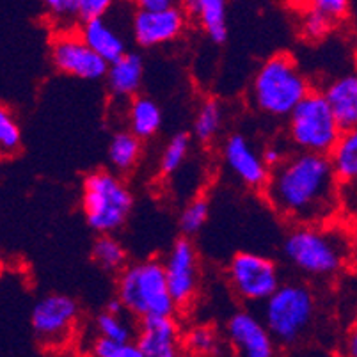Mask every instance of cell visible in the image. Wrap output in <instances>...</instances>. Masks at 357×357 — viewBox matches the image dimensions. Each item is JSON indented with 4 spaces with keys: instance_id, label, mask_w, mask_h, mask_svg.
<instances>
[{
    "instance_id": "6da1fadb",
    "label": "cell",
    "mask_w": 357,
    "mask_h": 357,
    "mask_svg": "<svg viewBox=\"0 0 357 357\" xmlns=\"http://www.w3.org/2000/svg\"><path fill=\"white\" fill-rule=\"evenodd\" d=\"M340 189L329 155L297 151L272 169L265 196L284 219L318 224L336 210Z\"/></svg>"
},
{
    "instance_id": "7a4b0ae2",
    "label": "cell",
    "mask_w": 357,
    "mask_h": 357,
    "mask_svg": "<svg viewBox=\"0 0 357 357\" xmlns=\"http://www.w3.org/2000/svg\"><path fill=\"white\" fill-rule=\"evenodd\" d=\"M288 261L307 275L327 278L342 271L350 255V243L337 229L318 224H298L283 245Z\"/></svg>"
},
{
    "instance_id": "3957f363",
    "label": "cell",
    "mask_w": 357,
    "mask_h": 357,
    "mask_svg": "<svg viewBox=\"0 0 357 357\" xmlns=\"http://www.w3.org/2000/svg\"><path fill=\"white\" fill-rule=\"evenodd\" d=\"M310 91V82L298 70L294 57L290 54H275L256 71L251 86V100L263 114L288 118Z\"/></svg>"
},
{
    "instance_id": "277c9868",
    "label": "cell",
    "mask_w": 357,
    "mask_h": 357,
    "mask_svg": "<svg viewBox=\"0 0 357 357\" xmlns=\"http://www.w3.org/2000/svg\"><path fill=\"white\" fill-rule=\"evenodd\" d=\"M118 297L130 314L137 318L174 314V303L165 278L164 261L144 259L126 265L119 272Z\"/></svg>"
},
{
    "instance_id": "5b68a950",
    "label": "cell",
    "mask_w": 357,
    "mask_h": 357,
    "mask_svg": "<svg viewBox=\"0 0 357 357\" xmlns=\"http://www.w3.org/2000/svg\"><path fill=\"white\" fill-rule=\"evenodd\" d=\"M82 212L96 233H114L134 208V196L121 178L110 171H93L82 185Z\"/></svg>"
},
{
    "instance_id": "8992f818",
    "label": "cell",
    "mask_w": 357,
    "mask_h": 357,
    "mask_svg": "<svg viewBox=\"0 0 357 357\" xmlns=\"http://www.w3.org/2000/svg\"><path fill=\"white\" fill-rule=\"evenodd\" d=\"M314 295L304 284H281L263 303V322L274 336L275 343L291 347L307 334L314 322Z\"/></svg>"
},
{
    "instance_id": "52a82bcc",
    "label": "cell",
    "mask_w": 357,
    "mask_h": 357,
    "mask_svg": "<svg viewBox=\"0 0 357 357\" xmlns=\"http://www.w3.org/2000/svg\"><path fill=\"white\" fill-rule=\"evenodd\" d=\"M342 132L324 91L311 89L288 116V139L297 151L329 155Z\"/></svg>"
},
{
    "instance_id": "ba28073f",
    "label": "cell",
    "mask_w": 357,
    "mask_h": 357,
    "mask_svg": "<svg viewBox=\"0 0 357 357\" xmlns=\"http://www.w3.org/2000/svg\"><path fill=\"white\" fill-rule=\"evenodd\" d=\"M228 279L233 291L248 303H265L281 287L278 265L256 252H236L228 265Z\"/></svg>"
},
{
    "instance_id": "9c48e42d",
    "label": "cell",
    "mask_w": 357,
    "mask_h": 357,
    "mask_svg": "<svg viewBox=\"0 0 357 357\" xmlns=\"http://www.w3.org/2000/svg\"><path fill=\"white\" fill-rule=\"evenodd\" d=\"M50 59L55 70L75 79L100 80L109 71V63L73 29H63L52 38Z\"/></svg>"
},
{
    "instance_id": "30bf717a",
    "label": "cell",
    "mask_w": 357,
    "mask_h": 357,
    "mask_svg": "<svg viewBox=\"0 0 357 357\" xmlns=\"http://www.w3.org/2000/svg\"><path fill=\"white\" fill-rule=\"evenodd\" d=\"M79 318V306L63 294H50L36 303L31 313V327L43 347H61L70 340Z\"/></svg>"
},
{
    "instance_id": "8fae6325",
    "label": "cell",
    "mask_w": 357,
    "mask_h": 357,
    "mask_svg": "<svg viewBox=\"0 0 357 357\" xmlns=\"http://www.w3.org/2000/svg\"><path fill=\"white\" fill-rule=\"evenodd\" d=\"M169 290L178 307L189 306L199 287V259L187 236L178 238L164 259Z\"/></svg>"
},
{
    "instance_id": "7c38bea8",
    "label": "cell",
    "mask_w": 357,
    "mask_h": 357,
    "mask_svg": "<svg viewBox=\"0 0 357 357\" xmlns=\"http://www.w3.org/2000/svg\"><path fill=\"white\" fill-rule=\"evenodd\" d=\"M187 16L181 6L165 9L139 8L132 20L135 43L142 48H153L178 40L185 31Z\"/></svg>"
},
{
    "instance_id": "4fadbf2b",
    "label": "cell",
    "mask_w": 357,
    "mask_h": 357,
    "mask_svg": "<svg viewBox=\"0 0 357 357\" xmlns=\"http://www.w3.org/2000/svg\"><path fill=\"white\" fill-rule=\"evenodd\" d=\"M226 340L233 352L243 357H272L275 354V340L267 324L248 311H238L229 318Z\"/></svg>"
},
{
    "instance_id": "5bb4252c",
    "label": "cell",
    "mask_w": 357,
    "mask_h": 357,
    "mask_svg": "<svg viewBox=\"0 0 357 357\" xmlns=\"http://www.w3.org/2000/svg\"><path fill=\"white\" fill-rule=\"evenodd\" d=\"M135 343L142 357H176L183 350V336L173 314L141 318Z\"/></svg>"
},
{
    "instance_id": "9a60e30c",
    "label": "cell",
    "mask_w": 357,
    "mask_h": 357,
    "mask_svg": "<svg viewBox=\"0 0 357 357\" xmlns=\"http://www.w3.org/2000/svg\"><path fill=\"white\" fill-rule=\"evenodd\" d=\"M224 162L231 173L251 189H265L271 169L265 164L261 155L242 134H233L226 139L222 148Z\"/></svg>"
},
{
    "instance_id": "2e32d148",
    "label": "cell",
    "mask_w": 357,
    "mask_h": 357,
    "mask_svg": "<svg viewBox=\"0 0 357 357\" xmlns=\"http://www.w3.org/2000/svg\"><path fill=\"white\" fill-rule=\"evenodd\" d=\"M334 118L342 130L357 126V73H347L334 79L324 89Z\"/></svg>"
},
{
    "instance_id": "e0dca14e",
    "label": "cell",
    "mask_w": 357,
    "mask_h": 357,
    "mask_svg": "<svg viewBox=\"0 0 357 357\" xmlns=\"http://www.w3.org/2000/svg\"><path fill=\"white\" fill-rule=\"evenodd\" d=\"M189 16L199 22L204 34L213 43H224L228 38V0H180Z\"/></svg>"
},
{
    "instance_id": "ac0fdd59",
    "label": "cell",
    "mask_w": 357,
    "mask_h": 357,
    "mask_svg": "<svg viewBox=\"0 0 357 357\" xmlns=\"http://www.w3.org/2000/svg\"><path fill=\"white\" fill-rule=\"evenodd\" d=\"M144 63L139 54L126 52L118 61L109 64L105 79L110 93L118 98H134L141 89Z\"/></svg>"
},
{
    "instance_id": "d6986e66",
    "label": "cell",
    "mask_w": 357,
    "mask_h": 357,
    "mask_svg": "<svg viewBox=\"0 0 357 357\" xmlns=\"http://www.w3.org/2000/svg\"><path fill=\"white\" fill-rule=\"evenodd\" d=\"M80 36L84 38L87 45L98 55H102L107 63H114L121 55L126 54L125 40L121 38L118 31H116L109 22L105 20V16L102 18H93V20L80 22L79 27Z\"/></svg>"
},
{
    "instance_id": "ffe728a7",
    "label": "cell",
    "mask_w": 357,
    "mask_h": 357,
    "mask_svg": "<svg viewBox=\"0 0 357 357\" xmlns=\"http://www.w3.org/2000/svg\"><path fill=\"white\" fill-rule=\"evenodd\" d=\"M329 158L340 183H357V126L343 130L329 151Z\"/></svg>"
},
{
    "instance_id": "44dd1931",
    "label": "cell",
    "mask_w": 357,
    "mask_h": 357,
    "mask_svg": "<svg viewBox=\"0 0 357 357\" xmlns=\"http://www.w3.org/2000/svg\"><path fill=\"white\" fill-rule=\"evenodd\" d=\"M142 139H139L132 130L118 132L110 139L109 149H107V158H109L110 167L118 173H130L135 169L142 151Z\"/></svg>"
},
{
    "instance_id": "7402d4cb",
    "label": "cell",
    "mask_w": 357,
    "mask_h": 357,
    "mask_svg": "<svg viewBox=\"0 0 357 357\" xmlns=\"http://www.w3.org/2000/svg\"><path fill=\"white\" fill-rule=\"evenodd\" d=\"M130 130L139 139H151L158 134L162 126V110L151 98L146 96H134L128 110Z\"/></svg>"
},
{
    "instance_id": "603a6c76",
    "label": "cell",
    "mask_w": 357,
    "mask_h": 357,
    "mask_svg": "<svg viewBox=\"0 0 357 357\" xmlns=\"http://www.w3.org/2000/svg\"><path fill=\"white\" fill-rule=\"evenodd\" d=\"M93 259L107 272H121L126 267V251L118 238L103 233L93 243Z\"/></svg>"
},
{
    "instance_id": "cb8c5ba5",
    "label": "cell",
    "mask_w": 357,
    "mask_h": 357,
    "mask_svg": "<svg viewBox=\"0 0 357 357\" xmlns=\"http://www.w3.org/2000/svg\"><path fill=\"white\" fill-rule=\"evenodd\" d=\"M220 125H222V109H220L219 102L213 98L204 100L199 109H197L196 118H194V137L203 142V144L212 142L219 134Z\"/></svg>"
},
{
    "instance_id": "d4e9b609",
    "label": "cell",
    "mask_w": 357,
    "mask_h": 357,
    "mask_svg": "<svg viewBox=\"0 0 357 357\" xmlns=\"http://www.w3.org/2000/svg\"><path fill=\"white\" fill-rule=\"evenodd\" d=\"M183 350L190 356H215L220 352V336L213 327L196 326L183 334Z\"/></svg>"
},
{
    "instance_id": "484cf974",
    "label": "cell",
    "mask_w": 357,
    "mask_h": 357,
    "mask_svg": "<svg viewBox=\"0 0 357 357\" xmlns=\"http://www.w3.org/2000/svg\"><path fill=\"white\" fill-rule=\"evenodd\" d=\"M190 149V135L180 132V134L173 135L171 141L165 144L164 151H162L160 157V173L164 176L176 173L178 169L181 167V164L185 162L187 155H189Z\"/></svg>"
},
{
    "instance_id": "4316f807",
    "label": "cell",
    "mask_w": 357,
    "mask_h": 357,
    "mask_svg": "<svg viewBox=\"0 0 357 357\" xmlns=\"http://www.w3.org/2000/svg\"><path fill=\"white\" fill-rule=\"evenodd\" d=\"M210 215V204L204 197H196L183 208L180 215V229L183 235H196L203 229Z\"/></svg>"
},
{
    "instance_id": "83f0119b",
    "label": "cell",
    "mask_w": 357,
    "mask_h": 357,
    "mask_svg": "<svg viewBox=\"0 0 357 357\" xmlns=\"http://www.w3.org/2000/svg\"><path fill=\"white\" fill-rule=\"evenodd\" d=\"M336 25V20L329 15L317 9H306L301 20V32L306 40L320 41L331 34V31Z\"/></svg>"
},
{
    "instance_id": "f1b7e54d",
    "label": "cell",
    "mask_w": 357,
    "mask_h": 357,
    "mask_svg": "<svg viewBox=\"0 0 357 357\" xmlns=\"http://www.w3.org/2000/svg\"><path fill=\"white\" fill-rule=\"evenodd\" d=\"M96 331L98 336L110 337V340H118V342H132V327L123 318V313H110V311H103L96 318Z\"/></svg>"
},
{
    "instance_id": "f546056e",
    "label": "cell",
    "mask_w": 357,
    "mask_h": 357,
    "mask_svg": "<svg viewBox=\"0 0 357 357\" xmlns=\"http://www.w3.org/2000/svg\"><path fill=\"white\" fill-rule=\"evenodd\" d=\"M91 354L96 357H142L137 343L118 342L105 336L96 337L91 345Z\"/></svg>"
},
{
    "instance_id": "4dcf8cb0",
    "label": "cell",
    "mask_w": 357,
    "mask_h": 357,
    "mask_svg": "<svg viewBox=\"0 0 357 357\" xmlns=\"http://www.w3.org/2000/svg\"><path fill=\"white\" fill-rule=\"evenodd\" d=\"M48 18L52 24L63 29H71V24L79 20V2L80 0H43Z\"/></svg>"
},
{
    "instance_id": "1f68e13d",
    "label": "cell",
    "mask_w": 357,
    "mask_h": 357,
    "mask_svg": "<svg viewBox=\"0 0 357 357\" xmlns=\"http://www.w3.org/2000/svg\"><path fill=\"white\" fill-rule=\"evenodd\" d=\"M22 146V130L13 118L11 110L2 107L0 110V148L4 155L16 153Z\"/></svg>"
},
{
    "instance_id": "d6a6232c",
    "label": "cell",
    "mask_w": 357,
    "mask_h": 357,
    "mask_svg": "<svg viewBox=\"0 0 357 357\" xmlns=\"http://www.w3.org/2000/svg\"><path fill=\"white\" fill-rule=\"evenodd\" d=\"M304 9H317L329 15L334 20H342L349 15L350 0H303Z\"/></svg>"
},
{
    "instance_id": "836d02e7",
    "label": "cell",
    "mask_w": 357,
    "mask_h": 357,
    "mask_svg": "<svg viewBox=\"0 0 357 357\" xmlns=\"http://www.w3.org/2000/svg\"><path fill=\"white\" fill-rule=\"evenodd\" d=\"M116 0H80L79 2V22L102 18L110 9L114 8Z\"/></svg>"
},
{
    "instance_id": "e575fe53",
    "label": "cell",
    "mask_w": 357,
    "mask_h": 357,
    "mask_svg": "<svg viewBox=\"0 0 357 357\" xmlns=\"http://www.w3.org/2000/svg\"><path fill=\"white\" fill-rule=\"evenodd\" d=\"M261 157H263V160H265V164L268 165V169L272 171V169L278 167V165L281 164L284 158H287V155L283 153V149L275 148V146H271V148H267L265 151H263Z\"/></svg>"
},
{
    "instance_id": "d590c367",
    "label": "cell",
    "mask_w": 357,
    "mask_h": 357,
    "mask_svg": "<svg viewBox=\"0 0 357 357\" xmlns=\"http://www.w3.org/2000/svg\"><path fill=\"white\" fill-rule=\"evenodd\" d=\"M180 0H134V4L142 9H165L171 6H178Z\"/></svg>"
},
{
    "instance_id": "8d00e7d4",
    "label": "cell",
    "mask_w": 357,
    "mask_h": 357,
    "mask_svg": "<svg viewBox=\"0 0 357 357\" xmlns=\"http://www.w3.org/2000/svg\"><path fill=\"white\" fill-rule=\"evenodd\" d=\"M343 349H345L347 356L357 357V322L354 324V326L349 329V333H347Z\"/></svg>"
}]
</instances>
